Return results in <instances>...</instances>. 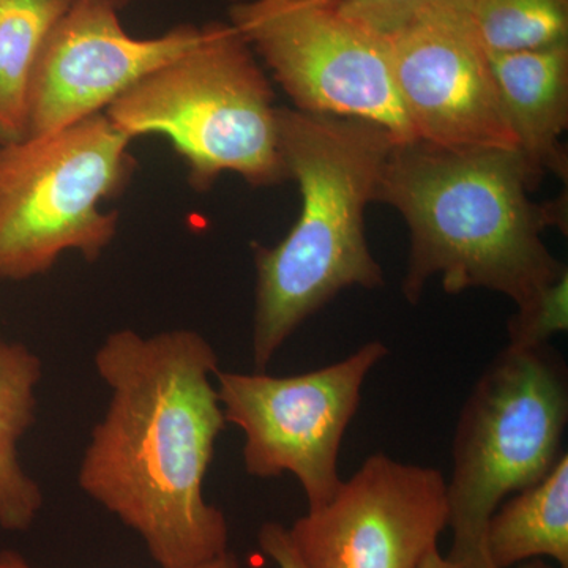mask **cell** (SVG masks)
<instances>
[{
  "mask_svg": "<svg viewBox=\"0 0 568 568\" xmlns=\"http://www.w3.org/2000/svg\"><path fill=\"white\" fill-rule=\"evenodd\" d=\"M95 368L111 398L81 459L82 491L133 529L162 568L226 555V518L204 499L226 426L211 343L190 328H122L97 349Z\"/></svg>",
  "mask_w": 568,
  "mask_h": 568,
  "instance_id": "1",
  "label": "cell"
},
{
  "mask_svg": "<svg viewBox=\"0 0 568 568\" xmlns=\"http://www.w3.org/2000/svg\"><path fill=\"white\" fill-rule=\"evenodd\" d=\"M544 175L518 149L396 142L377 203L394 207L409 230L406 301L417 304L440 275L447 294L478 287L521 308L566 275L541 239L547 227L566 231V197L537 204L529 196Z\"/></svg>",
  "mask_w": 568,
  "mask_h": 568,
  "instance_id": "2",
  "label": "cell"
},
{
  "mask_svg": "<svg viewBox=\"0 0 568 568\" xmlns=\"http://www.w3.org/2000/svg\"><path fill=\"white\" fill-rule=\"evenodd\" d=\"M278 149L297 183V222L275 246H254L253 361L265 372L304 321L346 287L376 290L384 272L366 242L395 136L377 123L278 108Z\"/></svg>",
  "mask_w": 568,
  "mask_h": 568,
  "instance_id": "3",
  "label": "cell"
},
{
  "mask_svg": "<svg viewBox=\"0 0 568 568\" xmlns=\"http://www.w3.org/2000/svg\"><path fill=\"white\" fill-rule=\"evenodd\" d=\"M275 92L242 33L230 21L201 26L193 48L142 78L104 114L130 140L162 134L197 192L220 175L256 189L287 181L278 149Z\"/></svg>",
  "mask_w": 568,
  "mask_h": 568,
  "instance_id": "4",
  "label": "cell"
},
{
  "mask_svg": "<svg viewBox=\"0 0 568 568\" xmlns=\"http://www.w3.org/2000/svg\"><path fill=\"white\" fill-rule=\"evenodd\" d=\"M567 369L547 345H510L478 379L459 416L447 481L452 562H489L485 532L504 497L544 480L564 454Z\"/></svg>",
  "mask_w": 568,
  "mask_h": 568,
  "instance_id": "5",
  "label": "cell"
},
{
  "mask_svg": "<svg viewBox=\"0 0 568 568\" xmlns=\"http://www.w3.org/2000/svg\"><path fill=\"white\" fill-rule=\"evenodd\" d=\"M130 144L103 112L0 145V280L48 274L67 252L89 263L102 256L119 213L100 204L129 185L136 168Z\"/></svg>",
  "mask_w": 568,
  "mask_h": 568,
  "instance_id": "6",
  "label": "cell"
},
{
  "mask_svg": "<svg viewBox=\"0 0 568 568\" xmlns=\"http://www.w3.org/2000/svg\"><path fill=\"white\" fill-rule=\"evenodd\" d=\"M343 0H241L230 22L294 103L310 114L377 123L398 142L413 130L396 92L390 44Z\"/></svg>",
  "mask_w": 568,
  "mask_h": 568,
  "instance_id": "7",
  "label": "cell"
},
{
  "mask_svg": "<svg viewBox=\"0 0 568 568\" xmlns=\"http://www.w3.org/2000/svg\"><path fill=\"white\" fill-rule=\"evenodd\" d=\"M387 354L384 343L369 342L345 361L297 376L216 369L226 424L245 436L246 473L257 478L291 473L304 488L308 510L331 503L343 484L339 447L362 386Z\"/></svg>",
  "mask_w": 568,
  "mask_h": 568,
  "instance_id": "8",
  "label": "cell"
},
{
  "mask_svg": "<svg viewBox=\"0 0 568 568\" xmlns=\"http://www.w3.org/2000/svg\"><path fill=\"white\" fill-rule=\"evenodd\" d=\"M447 528L443 473L376 454L287 530L308 568H420Z\"/></svg>",
  "mask_w": 568,
  "mask_h": 568,
  "instance_id": "9",
  "label": "cell"
},
{
  "mask_svg": "<svg viewBox=\"0 0 568 568\" xmlns=\"http://www.w3.org/2000/svg\"><path fill=\"white\" fill-rule=\"evenodd\" d=\"M386 37L396 92L416 141L518 149L470 10H426Z\"/></svg>",
  "mask_w": 568,
  "mask_h": 568,
  "instance_id": "10",
  "label": "cell"
},
{
  "mask_svg": "<svg viewBox=\"0 0 568 568\" xmlns=\"http://www.w3.org/2000/svg\"><path fill=\"white\" fill-rule=\"evenodd\" d=\"M119 11L104 0H73L54 26L33 74L26 138L103 114L142 78L200 40L201 26L193 24L138 39L123 29Z\"/></svg>",
  "mask_w": 568,
  "mask_h": 568,
  "instance_id": "11",
  "label": "cell"
},
{
  "mask_svg": "<svg viewBox=\"0 0 568 568\" xmlns=\"http://www.w3.org/2000/svg\"><path fill=\"white\" fill-rule=\"evenodd\" d=\"M497 93L518 151L541 173L567 181L568 43L489 54Z\"/></svg>",
  "mask_w": 568,
  "mask_h": 568,
  "instance_id": "12",
  "label": "cell"
},
{
  "mask_svg": "<svg viewBox=\"0 0 568 568\" xmlns=\"http://www.w3.org/2000/svg\"><path fill=\"white\" fill-rule=\"evenodd\" d=\"M39 355L0 334V529L24 532L43 507V493L20 462L22 436L37 418Z\"/></svg>",
  "mask_w": 568,
  "mask_h": 568,
  "instance_id": "13",
  "label": "cell"
},
{
  "mask_svg": "<svg viewBox=\"0 0 568 568\" xmlns=\"http://www.w3.org/2000/svg\"><path fill=\"white\" fill-rule=\"evenodd\" d=\"M489 562L511 568L532 559L551 558L568 568V457L551 473L496 508L485 532Z\"/></svg>",
  "mask_w": 568,
  "mask_h": 568,
  "instance_id": "14",
  "label": "cell"
},
{
  "mask_svg": "<svg viewBox=\"0 0 568 568\" xmlns=\"http://www.w3.org/2000/svg\"><path fill=\"white\" fill-rule=\"evenodd\" d=\"M73 0H0V145L28 134L29 97L44 41Z\"/></svg>",
  "mask_w": 568,
  "mask_h": 568,
  "instance_id": "15",
  "label": "cell"
},
{
  "mask_svg": "<svg viewBox=\"0 0 568 568\" xmlns=\"http://www.w3.org/2000/svg\"><path fill=\"white\" fill-rule=\"evenodd\" d=\"M470 17L489 54L568 43V0H473Z\"/></svg>",
  "mask_w": 568,
  "mask_h": 568,
  "instance_id": "16",
  "label": "cell"
},
{
  "mask_svg": "<svg viewBox=\"0 0 568 568\" xmlns=\"http://www.w3.org/2000/svg\"><path fill=\"white\" fill-rule=\"evenodd\" d=\"M568 327V272L549 284L508 325L510 345H547L548 339Z\"/></svg>",
  "mask_w": 568,
  "mask_h": 568,
  "instance_id": "17",
  "label": "cell"
},
{
  "mask_svg": "<svg viewBox=\"0 0 568 568\" xmlns=\"http://www.w3.org/2000/svg\"><path fill=\"white\" fill-rule=\"evenodd\" d=\"M437 7L473 9V0H343L342 10L373 31L392 36L426 10Z\"/></svg>",
  "mask_w": 568,
  "mask_h": 568,
  "instance_id": "18",
  "label": "cell"
},
{
  "mask_svg": "<svg viewBox=\"0 0 568 568\" xmlns=\"http://www.w3.org/2000/svg\"><path fill=\"white\" fill-rule=\"evenodd\" d=\"M260 547L278 568H308L304 560L298 556L293 540L290 537V530L284 529L278 523H265L257 534Z\"/></svg>",
  "mask_w": 568,
  "mask_h": 568,
  "instance_id": "19",
  "label": "cell"
},
{
  "mask_svg": "<svg viewBox=\"0 0 568 568\" xmlns=\"http://www.w3.org/2000/svg\"><path fill=\"white\" fill-rule=\"evenodd\" d=\"M0 568H33L26 562V559L21 555L14 551H2L0 552ZM196 568H241L237 558L233 552L227 551L226 555L220 556V558L211 560V562L203 564V566Z\"/></svg>",
  "mask_w": 568,
  "mask_h": 568,
  "instance_id": "20",
  "label": "cell"
},
{
  "mask_svg": "<svg viewBox=\"0 0 568 568\" xmlns=\"http://www.w3.org/2000/svg\"><path fill=\"white\" fill-rule=\"evenodd\" d=\"M420 568H459L457 564L452 562L450 559L444 558L440 555L439 549H433L428 556H426L424 562H422Z\"/></svg>",
  "mask_w": 568,
  "mask_h": 568,
  "instance_id": "21",
  "label": "cell"
},
{
  "mask_svg": "<svg viewBox=\"0 0 568 568\" xmlns=\"http://www.w3.org/2000/svg\"><path fill=\"white\" fill-rule=\"evenodd\" d=\"M474 568H496V567L493 566L491 562H485V564H481V566H477ZM518 568H555V567L548 566V564L545 562V560L532 559V560H528V562H526V564H523V566H519Z\"/></svg>",
  "mask_w": 568,
  "mask_h": 568,
  "instance_id": "22",
  "label": "cell"
},
{
  "mask_svg": "<svg viewBox=\"0 0 568 568\" xmlns=\"http://www.w3.org/2000/svg\"><path fill=\"white\" fill-rule=\"evenodd\" d=\"M104 2L111 3L115 9L122 10L125 9L126 3H129L130 0H104Z\"/></svg>",
  "mask_w": 568,
  "mask_h": 568,
  "instance_id": "23",
  "label": "cell"
},
{
  "mask_svg": "<svg viewBox=\"0 0 568 568\" xmlns=\"http://www.w3.org/2000/svg\"><path fill=\"white\" fill-rule=\"evenodd\" d=\"M233 2H241V0H233Z\"/></svg>",
  "mask_w": 568,
  "mask_h": 568,
  "instance_id": "24",
  "label": "cell"
}]
</instances>
